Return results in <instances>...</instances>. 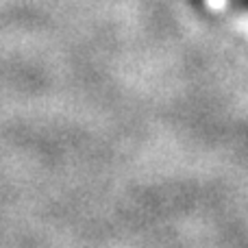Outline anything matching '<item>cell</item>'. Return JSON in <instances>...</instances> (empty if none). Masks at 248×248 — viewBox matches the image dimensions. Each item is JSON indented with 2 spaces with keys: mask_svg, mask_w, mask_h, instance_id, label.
<instances>
[{
  "mask_svg": "<svg viewBox=\"0 0 248 248\" xmlns=\"http://www.w3.org/2000/svg\"><path fill=\"white\" fill-rule=\"evenodd\" d=\"M242 2H244V4H248V0H242Z\"/></svg>",
  "mask_w": 248,
  "mask_h": 248,
  "instance_id": "1",
  "label": "cell"
}]
</instances>
